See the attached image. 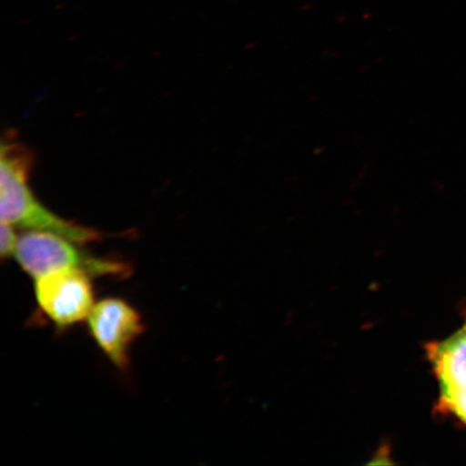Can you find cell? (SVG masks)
<instances>
[{
    "instance_id": "cell-6",
    "label": "cell",
    "mask_w": 466,
    "mask_h": 466,
    "mask_svg": "<svg viewBox=\"0 0 466 466\" xmlns=\"http://www.w3.org/2000/svg\"><path fill=\"white\" fill-rule=\"evenodd\" d=\"M20 236L16 235V228L13 225L2 221V230H0V255L2 259L14 258L16 252L17 243Z\"/></svg>"
},
{
    "instance_id": "cell-2",
    "label": "cell",
    "mask_w": 466,
    "mask_h": 466,
    "mask_svg": "<svg viewBox=\"0 0 466 466\" xmlns=\"http://www.w3.org/2000/svg\"><path fill=\"white\" fill-rule=\"evenodd\" d=\"M80 246L55 233L25 231L19 238L15 258L22 270L34 279L66 269L83 270L93 278L130 277L132 268L127 262L97 258Z\"/></svg>"
},
{
    "instance_id": "cell-4",
    "label": "cell",
    "mask_w": 466,
    "mask_h": 466,
    "mask_svg": "<svg viewBox=\"0 0 466 466\" xmlns=\"http://www.w3.org/2000/svg\"><path fill=\"white\" fill-rule=\"evenodd\" d=\"M86 322L110 363L121 371L129 370L131 348L145 330L141 313L129 302L110 297L96 302Z\"/></svg>"
},
{
    "instance_id": "cell-3",
    "label": "cell",
    "mask_w": 466,
    "mask_h": 466,
    "mask_svg": "<svg viewBox=\"0 0 466 466\" xmlns=\"http://www.w3.org/2000/svg\"><path fill=\"white\" fill-rule=\"evenodd\" d=\"M92 278L83 270L66 269L35 279L40 312L60 329L84 322L96 304Z\"/></svg>"
},
{
    "instance_id": "cell-5",
    "label": "cell",
    "mask_w": 466,
    "mask_h": 466,
    "mask_svg": "<svg viewBox=\"0 0 466 466\" xmlns=\"http://www.w3.org/2000/svg\"><path fill=\"white\" fill-rule=\"evenodd\" d=\"M425 350L439 383L441 411L466 427V319L453 334L429 343Z\"/></svg>"
},
{
    "instance_id": "cell-1",
    "label": "cell",
    "mask_w": 466,
    "mask_h": 466,
    "mask_svg": "<svg viewBox=\"0 0 466 466\" xmlns=\"http://www.w3.org/2000/svg\"><path fill=\"white\" fill-rule=\"evenodd\" d=\"M31 162L19 146L3 144L0 153V217L25 231H42L68 238L84 246L101 240L102 233L73 223L46 208L33 195L27 185Z\"/></svg>"
}]
</instances>
